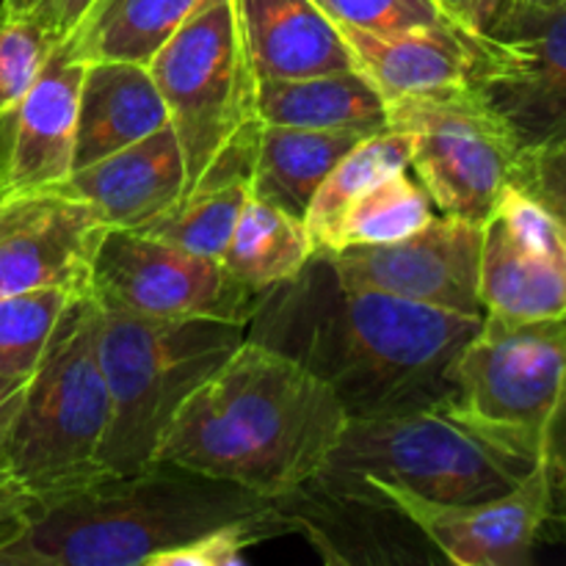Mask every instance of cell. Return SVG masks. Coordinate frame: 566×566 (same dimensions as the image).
<instances>
[{
  "label": "cell",
  "instance_id": "cell-1",
  "mask_svg": "<svg viewBox=\"0 0 566 566\" xmlns=\"http://www.w3.org/2000/svg\"><path fill=\"white\" fill-rule=\"evenodd\" d=\"M484 315L426 307L348 285L324 252L265 291L247 337L318 376L348 418L446 401L451 368Z\"/></svg>",
  "mask_w": 566,
  "mask_h": 566
},
{
  "label": "cell",
  "instance_id": "cell-2",
  "mask_svg": "<svg viewBox=\"0 0 566 566\" xmlns=\"http://www.w3.org/2000/svg\"><path fill=\"white\" fill-rule=\"evenodd\" d=\"M346 423L318 376L247 337L188 396L155 459L282 501L326 468Z\"/></svg>",
  "mask_w": 566,
  "mask_h": 566
},
{
  "label": "cell",
  "instance_id": "cell-3",
  "mask_svg": "<svg viewBox=\"0 0 566 566\" xmlns=\"http://www.w3.org/2000/svg\"><path fill=\"white\" fill-rule=\"evenodd\" d=\"M276 509L243 486L155 459L136 473L33 497L0 539V566H158L208 531Z\"/></svg>",
  "mask_w": 566,
  "mask_h": 566
},
{
  "label": "cell",
  "instance_id": "cell-4",
  "mask_svg": "<svg viewBox=\"0 0 566 566\" xmlns=\"http://www.w3.org/2000/svg\"><path fill=\"white\" fill-rule=\"evenodd\" d=\"M446 407L462 423L566 486V315H484L451 368Z\"/></svg>",
  "mask_w": 566,
  "mask_h": 566
},
{
  "label": "cell",
  "instance_id": "cell-5",
  "mask_svg": "<svg viewBox=\"0 0 566 566\" xmlns=\"http://www.w3.org/2000/svg\"><path fill=\"white\" fill-rule=\"evenodd\" d=\"M247 340V326L213 318H144L99 310L97 352L111 392L103 462L127 475L155 462L175 415Z\"/></svg>",
  "mask_w": 566,
  "mask_h": 566
},
{
  "label": "cell",
  "instance_id": "cell-6",
  "mask_svg": "<svg viewBox=\"0 0 566 566\" xmlns=\"http://www.w3.org/2000/svg\"><path fill=\"white\" fill-rule=\"evenodd\" d=\"M99 307L77 296L31 376L3 462L33 497L61 495L108 475L103 462L111 392L97 352Z\"/></svg>",
  "mask_w": 566,
  "mask_h": 566
},
{
  "label": "cell",
  "instance_id": "cell-7",
  "mask_svg": "<svg viewBox=\"0 0 566 566\" xmlns=\"http://www.w3.org/2000/svg\"><path fill=\"white\" fill-rule=\"evenodd\" d=\"M536 464L457 418L446 401L403 412L348 418L340 442L315 479L387 481L437 503L506 495Z\"/></svg>",
  "mask_w": 566,
  "mask_h": 566
},
{
  "label": "cell",
  "instance_id": "cell-8",
  "mask_svg": "<svg viewBox=\"0 0 566 566\" xmlns=\"http://www.w3.org/2000/svg\"><path fill=\"white\" fill-rule=\"evenodd\" d=\"M191 191L227 147L260 119L258 77L232 0H210L149 61Z\"/></svg>",
  "mask_w": 566,
  "mask_h": 566
},
{
  "label": "cell",
  "instance_id": "cell-9",
  "mask_svg": "<svg viewBox=\"0 0 566 566\" xmlns=\"http://www.w3.org/2000/svg\"><path fill=\"white\" fill-rule=\"evenodd\" d=\"M387 122L409 136V169L442 216L481 224L514 182L523 149L470 83L392 99Z\"/></svg>",
  "mask_w": 566,
  "mask_h": 566
},
{
  "label": "cell",
  "instance_id": "cell-10",
  "mask_svg": "<svg viewBox=\"0 0 566 566\" xmlns=\"http://www.w3.org/2000/svg\"><path fill=\"white\" fill-rule=\"evenodd\" d=\"M88 296L108 313L213 318L247 326L265 293L243 285L221 260L191 254L138 230H105Z\"/></svg>",
  "mask_w": 566,
  "mask_h": 566
},
{
  "label": "cell",
  "instance_id": "cell-11",
  "mask_svg": "<svg viewBox=\"0 0 566 566\" xmlns=\"http://www.w3.org/2000/svg\"><path fill=\"white\" fill-rule=\"evenodd\" d=\"M470 88L523 153L566 142V0L517 3L473 33Z\"/></svg>",
  "mask_w": 566,
  "mask_h": 566
},
{
  "label": "cell",
  "instance_id": "cell-12",
  "mask_svg": "<svg viewBox=\"0 0 566 566\" xmlns=\"http://www.w3.org/2000/svg\"><path fill=\"white\" fill-rule=\"evenodd\" d=\"M324 492L396 509L442 558L459 566H525L556 497V479L536 464L506 495L479 503H437L387 481H310Z\"/></svg>",
  "mask_w": 566,
  "mask_h": 566
},
{
  "label": "cell",
  "instance_id": "cell-13",
  "mask_svg": "<svg viewBox=\"0 0 566 566\" xmlns=\"http://www.w3.org/2000/svg\"><path fill=\"white\" fill-rule=\"evenodd\" d=\"M481 307L509 321L566 315V230L520 186L481 221Z\"/></svg>",
  "mask_w": 566,
  "mask_h": 566
},
{
  "label": "cell",
  "instance_id": "cell-14",
  "mask_svg": "<svg viewBox=\"0 0 566 566\" xmlns=\"http://www.w3.org/2000/svg\"><path fill=\"white\" fill-rule=\"evenodd\" d=\"M343 282L390 293L426 307L484 315L481 307V224L434 213L401 241L324 252Z\"/></svg>",
  "mask_w": 566,
  "mask_h": 566
},
{
  "label": "cell",
  "instance_id": "cell-15",
  "mask_svg": "<svg viewBox=\"0 0 566 566\" xmlns=\"http://www.w3.org/2000/svg\"><path fill=\"white\" fill-rule=\"evenodd\" d=\"M105 230L97 210L64 186L3 197L0 298L36 287L88 293V274Z\"/></svg>",
  "mask_w": 566,
  "mask_h": 566
},
{
  "label": "cell",
  "instance_id": "cell-16",
  "mask_svg": "<svg viewBox=\"0 0 566 566\" xmlns=\"http://www.w3.org/2000/svg\"><path fill=\"white\" fill-rule=\"evenodd\" d=\"M83 70L86 61L59 44L25 97L0 114V199L70 180Z\"/></svg>",
  "mask_w": 566,
  "mask_h": 566
},
{
  "label": "cell",
  "instance_id": "cell-17",
  "mask_svg": "<svg viewBox=\"0 0 566 566\" xmlns=\"http://www.w3.org/2000/svg\"><path fill=\"white\" fill-rule=\"evenodd\" d=\"M92 205L108 230H138L186 193V160L171 125L83 166L64 182Z\"/></svg>",
  "mask_w": 566,
  "mask_h": 566
},
{
  "label": "cell",
  "instance_id": "cell-18",
  "mask_svg": "<svg viewBox=\"0 0 566 566\" xmlns=\"http://www.w3.org/2000/svg\"><path fill=\"white\" fill-rule=\"evenodd\" d=\"M258 81L359 70L337 22L315 0H232Z\"/></svg>",
  "mask_w": 566,
  "mask_h": 566
},
{
  "label": "cell",
  "instance_id": "cell-19",
  "mask_svg": "<svg viewBox=\"0 0 566 566\" xmlns=\"http://www.w3.org/2000/svg\"><path fill=\"white\" fill-rule=\"evenodd\" d=\"M337 28L352 48L359 72H365L387 103L470 83L473 33L464 28H409L390 33L365 31L346 22H337Z\"/></svg>",
  "mask_w": 566,
  "mask_h": 566
},
{
  "label": "cell",
  "instance_id": "cell-20",
  "mask_svg": "<svg viewBox=\"0 0 566 566\" xmlns=\"http://www.w3.org/2000/svg\"><path fill=\"white\" fill-rule=\"evenodd\" d=\"M164 125H169V111L149 64L86 61L77 94L75 169L97 164Z\"/></svg>",
  "mask_w": 566,
  "mask_h": 566
},
{
  "label": "cell",
  "instance_id": "cell-21",
  "mask_svg": "<svg viewBox=\"0 0 566 566\" xmlns=\"http://www.w3.org/2000/svg\"><path fill=\"white\" fill-rule=\"evenodd\" d=\"M365 136L370 133L315 130L260 119L254 130L249 191L304 221L310 199L321 182Z\"/></svg>",
  "mask_w": 566,
  "mask_h": 566
},
{
  "label": "cell",
  "instance_id": "cell-22",
  "mask_svg": "<svg viewBox=\"0 0 566 566\" xmlns=\"http://www.w3.org/2000/svg\"><path fill=\"white\" fill-rule=\"evenodd\" d=\"M258 116L271 125L315 130H390L387 99L359 70L258 81Z\"/></svg>",
  "mask_w": 566,
  "mask_h": 566
},
{
  "label": "cell",
  "instance_id": "cell-23",
  "mask_svg": "<svg viewBox=\"0 0 566 566\" xmlns=\"http://www.w3.org/2000/svg\"><path fill=\"white\" fill-rule=\"evenodd\" d=\"M210 0H94L66 42L83 61L149 64Z\"/></svg>",
  "mask_w": 566,
  "mask_h": 566
},
{
  "label": "cell",
  "instance_id": "cell-24",
  "mask_svg": "<svg viewBox=\"0 0 566 566\" xmlns=\"http://www.w3.org/2000/svg\"><path fill=\"white\" fill-rule=\"evenodd\" d=\"M313 254V238L298 216L249 193L221 263L243 285L265 293L293 280Z\"/></svg>",
  "mask_w": 566,
  "mask_h": 566
},
{
  "label": "cell",
  "instance_id": "cell-25",
  "mask_svg": "<svg viewBox=\"0 0 566 566\" xmlns=\"http://www.w3.org/2000/svg\"><path fill=\"white\" fill-rule=\"evenodd\" d=\"M434 202L409 166L359 193L332 227L321 252L401 241L434 219Z\"/></svg>",
  "mask_w": 566,
  "mask_h": 566
},
{
  "label": "cell",
  "instance_id": "cell-26",
  "mask_svg": "<svg viewBox=\"0 0 566 566\" xmlns=\"http://www.w3.org/2000/svg\"><path fill=\"white\" fill-rule=\"evenodd\" d=\"M403 166H409V136L403 130L370 133L357 147L348 149L313 193L304 213V227L313 238L315 252L324 249L335 221L359 193Z\"/></svg>",
  "mask_w": 566,
  "mask_h": 566
},
{
  "label": "cell",
  "instance_id": "cell-27",
  "mask_svg": "<svg viewBox=\"0 0 566 566\" xmlns=\"http://www.w3.org/2000/svg\"><path fill=\"white\" fill-rule=\"evenodd\" d=\"M77 296L86 293L36 287L0 298V374L31 379Z\"/></svg>",
  "mask_w": 566,
  "mask_h": 566
},
{
  "label": "cell",
  "instance_id": "cell-28",
  "mask_svg": "<svg viewBox=\"0 0 566 566\" xmlns=\"http://www.w3.org/2000/svg\"><path fill=\"white\" fill-rule=\"evenodd\" d=\"M55 48L36 17L0 9V114L25 97Z\"/></svg>",
  "mask_w": 566,
  "mask_h": 566
},
{
  "label": "cell",
  "instance_id": "cell-29",
  "mask_svg": "<svg viewBox=\"0 0 566 566\" xmlns=\"http://www.w3.org/2000/svg\"><path fill=\"white\" fill-rule=\"evenodd\" d=\"M332 20L365 31H409V28H459L434 0H315Z\"/></svg>",
  "mask_w": 566,
  "mask_h": 566
},
{
  "label": "cell",
  "instance_id": "cell-30",
  "mask_svg": "<svg viewBox=\"0 0 566 566\" xmlns=\"http://www.w3.org/2000/svg\"><path fill=\"white\" fill-rule=\"evenodd\" d=\"M514 186L551 210L566 230V142L520 155Z\"/></svg>",
  "mask_w": 566,
  "mask_h": 566
},
{
  "label": "cell",
  "instance_id": "cell-31",
  "mask_svg": "<svg viewBox=\"0 0 566 566\" xmlns=\"http://www.w3.org/2000/svg\"><path fill=\"white\" fill-rule=\"evenodd\" d=\"M92 3L94 0H39L33 6V11H28V14L36 17L44 31L61 44L75 33V28L81 25V20L92 9Z\"/></svg>",
  "mask_w": 566,
  "mask_h": 566
},
{
  "label": "cell",
  "instance_id": "cell-32",
  "mask_svg": "<svg viewBox=\"0 0 566 566\" xmlns=\"http://www.w3.org/2000/svg\"><path fill=\"white\" fill-rule=\"evenodd\" d=\"M31 503V492L11 475V470L6 468V462L0 459V539H3L6 531L20 520V514L25 512Z\"/></svg>",
  "mask_w": 566,
  "mask_h": 566
},
{
  "label": "cell",
  "instance_id": "cell-33",
  "mask_svg": "<svg viewBox=\"0 0 566 566\" xmlns=\"http://www.w3.org/2000/svg\"><path fill=\"white\" fill-rule=\"evenodd\" d=\"M28 381L31 379H17V376L0 374V459H3V448L9 442L11 429H14L17 418H20Z\"/></svg>",
  "mask_w": 566,
  "mask_h": 566
},
{
  "label": "cell",
  "instance_id": "cell-34",
  "mask_svg": "<svg viewBox=\"0 0 566 566\" xmlns=\"http://www.w3.org/2000/svg\"><path fill=\"white\" fill-rule=\"evenodd\" d=\"M520 0H479L473 14V33H486L509 17Z\"/></svg>",
  "mask_w": 566,
  "mask_h": 566
},
{
  "label": "cell",
  "instance_id": "cell-35",
  "mask_svg": "<svg viewBox=\"0 0 566 566\" xmlns=\"http://www.w3.org/2000/svg\"><path fill=\"white\" fill-rule=\"evenodd\" d=\"M475 3H479V0H437V6H440L459 28H464V31L470 33H473Z\"/></svg>",
  "mask_w": 566,
  "mask_h": 566
},
{
  "label": "cell",
  "instance_id": "cell-36",
  "mask_svg": "<svg viewBox=\"0 0 566 566\" xmlns=\"http://www.w3.org/2000/svg\"><path fill=\"white\" fill-rule=\"evenodd\" d=\"M36 3L39 0H0V9L14 11V14H28V11H33Z\"/></svg>",
  "mask_w": 566,
  "mask_h": 566
},
{
  "label": "cell",
  "instance_id": "cell-37",
  "mask_svg": "<svg viewBox=\"0 0 566 566\" xmlns=\"http://www.w3.org/2000/svg\"><path fill=\"white\" fill-rule=\"evenodd\" d=\"M520 3H553V0H520Z\"/></svg>",
  "mask_w": 566,
  "mask_h": 566
},
{
  "label": "cell",
  "instance_id": "cell-38",
  "mask_svg": "<svg viewBox=\"0 0 566 566\" xmlns=\"http://www.w3.org/2000/svg\"><path fill=\"white\" fill-rule=\"evenodd\" d=\"M553 3H556V0H553Z\"/></svg>",
  "mask_w": 566,
  "mask_h": 566
},
{
  "label": "cell",
  "instance_id": "cell-39",
  "mask_svg": "<svg viewBox=\"0 0 566 566\" xmlns=\"http://www.w3.org/2000/svg\"><path fill=\"white\" fill-rule=\"evenodd\" d=\"M434 3H437V0H434Z\"/></svg>",
  "mask_w": 566,
  "mask_h": 566
}]
</instances>
